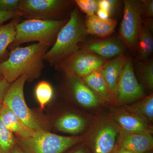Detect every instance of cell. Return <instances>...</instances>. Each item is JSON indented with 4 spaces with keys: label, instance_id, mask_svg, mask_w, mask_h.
I'll use <instances>...</instances> for the list:
<instances>
[{
    "label": "cell",
    "instance_id": "1",
    "mask_svg": "<svg viewBox=\"0 0 153 153\" xmlns=\"http://www.w3.org/2000/svg\"><path fill=\"white\" fill-rule=\"evenodd\" d=\"M49 47L38 43L13 48L8 58L0 63V73L4 79L12 83L24 74L27 80L38 78L44 66L43 56Z\"/></svg>",
    "mask_w": 153,
    "mask_h": 153
},
{
    "label": "cell",
    "instance_id": "2",
    "mask_svg": "<svg viewBox=\"0 0 153 153\" xmlns=\"http://www.w3.org/2000/svg\"><path fill=\"white\" fill-rule=\"evenodd\" d=\"M88 35L84 20L78 9L75 8L71 11L69 20L59 31L51 49L43 56V60L57 67L80 48L79 43L85 41Z\"/></svg>",
    "mask_w": 153,
    "mask_h": 153
},
{
    "label": "cell",
    "instance_id": "3",
    "mask_svg": "<svg viewBox=\"0 0 153 153\" xmlns=\"http://www.w3.org/2000/svg\"><path fill=\"white\" fill-rule=\"evenodd\" d=\"M67 22L34 19L25 20L16 26V37L10 46L14 48L24 43L38 41L50 47L54 44L59 31Z\"/></svg>",
    "mask_w": 153,
    "mask_h": 153
},
{
    "label": "cell",
    "instance_id": "4",
    "mask_svg": "<svg viewBox=\"0 0 153 153\" xmlns=\"http://www.w3.org/2000/svg\"><path fill=\"white\" fill-rule=\"evenodd\" d=\"M81 137H65L45 131H35L33 136L16 140V144L24 153H62L80 142Z\"/></svg>",
    "mask_w": 153,
    "mask_h": 153
},
{
    "label": "cell",
    "instance_id": "5",
    "mask_svg": "<svg viewBox=\"0 0 153 153\" xmlns=\"http://www.w3.org/2000/svg\"><path fill=\"white\" fill-rule=\"evenodd\" d=\"M27 79L24 74L11 83L3 105L8 107L28 128L38 130L43 128L36 115L28 107L24 97V85Z\"/></svg>",
    "mask_w": 153,
    "mask_h": 153
},
{
    "label": "cell",
    "instance_id": "6",
    "mask_svg": "<svg viewBox=\"0 0 153 153\" xmlns=\"http://www.w3.org/2000/svg\"><path fill=\"white\" fill-rule=\"evenodd\" d=\"M123 18L120 28V37L127 48L136 52L139 33L142 24L143 4L141 1H123Z\"/></svg>",
    "mask_w": 153,
    "mask_h": 153
},
{
    "label": "cell",
    "instance_id": "7",
    "mask_svg": "<svg viewBox=\"0 0 153 153\" xmlns=\"http://www.w3.org/2000/svg\"><path fill=\"white\" fill-rule=\"evenodd\" d=\"M66 0H21L18 13L28 19L56 20L71 5Z\"/></svg>",
    "mask_w": 153,
    "mask_h": 153
},
{
    "label": "cell",
    "instance_id": "8",
    "mask_svg": "<svg viewBox=\"0 0 153 153\" xmlns=\"http://www.w3.org/2000/svg\"><path fill=\"white\" fill-rule=\"evenodd\" d=\"M108 60L79 48L57 67L65 72L73 73L82 78L102 69Z\"/></svg>",
    "mask_w": 153,
    "mask_h": 153
},
{
    "label": "cell",
    "instance_id": "9",
    "mask_svg": "<svg viewBox=\"0 0 153 153\" xmlns=\"http://www.w3.org/2000/svg\"><path fill=\"white\" fill-rule=\"evenodd\" d=\"M145 96L142 85L134 73L132 61L128 58L121 71L116 87L114 98L120 104H126Z\"/></svg>",
    "mask_w": 153,
    "mask_h": 153
},
{
    "label": "cell",
    "instance_id": "10",
    "mask_svg": "<svg viewBox=\"0 0 153 153\" xmlns=\"http://www.w3.org/2000/svg\"><path fill=\"white\" fill-rule=\"evenodd\" d=\"M126 47L120 38L110 37L85 43L82 49L108 60L124 54Z\"/></svg>",
    "mask_w": 153,
    "mask_h": 153
},
{
    "label": "cell",
    "instance_id": "11",
    "mask_svg": "<svg viewBox=\"0 0 153 153\" xmlns=\"http://www.w3.org/2000/svg\"><path fill=\"white\" fill-rule=\"evenodd\" d=\"M71 93L76 101L84 107L97 106L100 100L91 89L85 84L81 77L70 72H66Z\"/></svg>",
    "mask_w": 153,
    "mask_h": 153
},
{
    "label": "cell",
    "instance_id": "12",
    "mask_svg": "<svg viewBox=\"0 0 153 153\" xmlns=\"http://www.w3.org/2000/svg\"><path fill=\"white\" fill-rule=\"evenodd\" d=\"M118 130L111 122H106L99 128L93 141L94 153H110L114 149Z\"/></svg>",
    "mask_w": 153,
    "mask_h": 153
},
{
    "label": "cell",
    "instance_id": "13",
    "mask_svg": "<svg viewBox=\"0 0 153 153\" xmlns=\"http://www.w3.org/2000/svg\"><path fill=\"white\" fill-rule=\"evenodd\" d=\"M118 146L132 153H145L152 149L153 139L151 134L130 133L121 132Z\"/></svg>",
    "mask_w": 153,
    "mask_h": 153
},
{
    "label": "cell",
    "instance_id": "14",
    "mask_svg": "<svg viewBox=\"0 0 153 153\" xmlns=\"http://www.w3.org/2000/svg\"><path fill=\"white\" fill-rule=\"evenodd\" d=\"M113 118L121 128L122 131L127 133L151 134L152 126L143 118L127 112L114 114Z\"/></svg>",
    "mask_w": 153,
    "mask_h": 153
},
{
    "label": "cell",
    "instance_id": "15",
    "mask_svg": "<svg viewBox=\"0 0 153 153\" xmlns=\"http://www.w3.org/2000/svg\"><path fill=\"white\" fill-rule=\"evenodd\" d=\"M115 19H103L96 15L87 16L84 20L85 30L88 34L100 38H108L114 32L117 25Z\"/></svg>",
    "mask_w": 153,
    "mask_h": 153
},
{
    "label": "cell",
    "instance_id": "16",
    "mask_svg": "<svg viewBox=\"0 0 153 153\" xmlns=\"http://www.w3.org/2000/svg\"><path fill=\"white\" fill-rule=\"evenodd\" d=\"M81 78L100 100L108 102H113L115 100L103 77L101 69Z\"/></svg>",
    "mask_w": 153,
    "mask_h": 153
},
{
    "label": "cell",
    "instance_id": "17",
    "mask_svg": "<svg viewBox=\"0 0 153 153\" xmlns=\"http://www.w3.org/2000/svg\"><path fill=\"white\" fill-rule=\"evenodd\" d=\"M0 119L7 128L20 138L33 136L35 134V130L25 125L8 107L3 105L0 108Z\"/></svg>",
    "mask_w": 153,
    "mask_h": 153
},
{
    "label": "cell",
    "instance_id": "18",
    "mask_svg": "<svg viewBox=\"0 0 153 153\" xmlns=\"http://www.w3.org/2000/svg\"><path fill=\"white\" fill-rule=\"evenodd\" d=\"M128 59L124 54L119 55L108 60L101 69L103 77L114 97L118 79Z\"/></svg>",
    "mask_w": 153,
    "mask_h": 153
},
{
    "label": "cell",
    "instance_id": "19",
    "mask_svg": "<svg viewBox=\"0 0 153 153\" xmlns=\"http://www.w3.org/2000/svg\"><path fill=\"white\" fill-rule=\"evenodd\" d=\"M152 32L142 24L137 43V57L140 62L149 60L153 51V38Z\"/></svg>",
    "mask_w": 153,
    "mask_h": 153
},
{
    "label": "cell",
    "instance_id": "20",
    "mask_svg": "<svg viewBox=\"0 0 153 153\" xmlns=\"http://www.w3.org/2000/svg\"><path fill=\"white\" fill-rule=\"evenodd\" d=\"M86 123L83 118L74 114H67L56 122L55 126L60 131L71 134H78L85 128Z\"/></svg>",
    "mask_w": 153,
    "mask_h": 153
},
{
    "label": "cell",
    "instance_id": "21",
    "mask_svg": "<svg viewBox=\"0 0 153 153\" xmlns=\"http://www.w3.org/2000/svg\"><path fill=\"white\" fill-rule=\"evenodd\" d=\"M19 18L13 19L10 23L0 26V63L4 61L7 54L8 47L13 42L16 36V26Z\"/></svg>",
    "mask_w": 153,
    "mask_h": 153
},
{
    "label": "cell",
    "instance_id": "22",
    "mask_svg": "<svg viewBox=\"0 0 153 153\" xmlns=\"http://www.w3.org/2000/svg\"><path fill=\"white\" fill-rule=\"evenodd\" d=\"M125 108L126 112L140 117L148 122L152 121L153 94H151L133 105L126 106Z\"/></svg>",
    "mask_w": 153,
    "mask_h": 153
},
{
    "label": "cell",
    "instance_id": "23",
    "mask_svg": "<svg viewBox=\"0 0 153 153\" xmlns=\"http://www.w3.org/2000/svg\"><path fill=\"white\" fill-rule=\"evenodd\" d=\"M16 144L13 133L7 128L0 119V153H12Z\"/></svg>",
    "mask_w": 153,
    "mask_h": 153
},
{
    "label": "cell",
    "instance_id": "24",
    "mask_svg": "<svg viewBox=\"0 0 153 153\" xmlns=\"http://www.w3.org/2000/svg\"><path fill=\"white\" fill-rule=\"evenodd\" d=\"M35 95L41 109L42 110L52 100L53 95V88L49 82L46 81H41L36 86Z\"/></svg>",
    "mask_w": 153,
    "mask_h": 153
},
{
    "label": "cell",
    "instance_id": "25",
    "mask_svg": "<svg viewBox=\"0 0 153 153\" xmlns=\"http://www.w3.org/2000/svg\"><path fill=\"white\" fill-rule=\"evenodd\" d=\"M138 69L144 84L149 90L153 88V62L152 60L140 62Z\"/></svg>",
    "mask_w": 153,
    "mask_h": 153
},
{
    "label": "cell",
    "instance_id": "26",
    "mask_svg": "<svg viewBox=\"0 0 153 153\" xmlns=\"http://www.w3.org/2000/svg\"><path fill=\"white\" fill-rule=\"evenodd\" d=\"M75 3L78 9L87 16L95 15L98 8V0H76Z\"/></svg>",
    "mask_w": 153,
    "mask_h": 153
},
{
    "label": "cell",
    "instance_id": "27",
    "mask_svg": "<svg viewBox=\"0 0 153 153\" xmlns=\"http://www.w3.org/2000/svg\"><path fill=\"white\" fill-rule=\"evenodd\" d=\"M21 0H0V11L17 12Z\"/></svg>",
    "mask_w": 153,
    "mask_h": 153
},
{
    "label": "cell",
    "instance_id": "28",
    "mask_svg": "<svg viewBox=\"0 0 153 153\" xmlns=\"http://www.w3.org/2000/svg\"><path fill=\"white\" fill-rule=\"evenodd\" d=\"M119 1L116 0H98V8L107 11L111 16Z\"/></svg>",
    "mask_w": 153,
    "mask_h": 153
},
{
    "label": "cell",
    "instance_id": "29",
    "mask_svg": "<svg viewBox=\"0 0 153 153\" xmlns=\"http://www.w3.org/2000/svg\"><path fill=\"white\" fill-rule=\"evenodd\" d=\"M143 4L142 16L146 19H152L153 16V0L141 1Z\"/></svg>",
    "mask_w": 153,
    "mask_h": 153
},
{
    "label": "cell",
    "instance_id": "30",
    "mask_svg": "<svg viewBox=\"0 0 153 153\" xmlns=\"http://www.w3.org/2000/svg\"><path fill=\"white\" fill-rule=\"evenodd\" d=\"M20 17L18 12H6L0 11V26L4 22L11 20L19 18Z\"/></svg>",
    "mask_w": 153,
    "mask_h": 153
},
{
    "label": "cell",
    "instance_id": "31",
    "mask_svg": "<svg viewBox=\"0 0 153 153\" xmlns=\"http://www.w3.org/2000/svg\"><path fill=\"white\" fill-rule=\"evenodd\" d=\"M10 84L4 79L0 81V108L2 106L5 97Z\"/></svg>",
    "mask_w": 153,
    "mask_h": 153
},
{
    "label": "cell",
    "instance_id": "32",
    "mask_svg": "<svg viewBox=\"0 0 153 153\" xmlns=\"http://www.w3.org/2000/svg\"><path fill=\"white\" fill-rule=\"evenodd\" d=\"M95 13L96 14L95 15L99 18L103 19H109L110 18V16H111L108 12L100 8H97Z\"/></svg>",
    "mask_w": 153,
    "mask_h": 153
},
{
    "label": "cell",
    "instance_id": "33",
    "mask_svg": "<svg viewBox=\"0 0 153 153\" xmlns=\"http://www.w3.org/2000/svg\"><path fill=\"white\" fill-rule=\"evenodd\" d=\"M110 153H132L129 151L123 148H121L118 146L114 147V149Z\"/></svg>",
    "mask_w": 153,
    "mask_h": 153
},
{
    "label": "cell",
    "instance_id": "34",
    "mask_svg": "<svg viewBox=\"0 0 153 153\" xmlns=\"http://www.w3.org/2000/svg\"><path fill=\"white\" fill-rule=\"evenodd\" d=\"M12 153H24L18 145L16 144L14 147Z\"/></svg>",
    "mask_w": 153,
    "mask_h": 153
},
{
    "label": "cell",
    "instance_id": "35",
    "mask_svg": "<svg viewBox=\"0 0 153 153\" xmlns=\"http://www.w3.org/2000/svg\"><path fill=\"white\" fill-rule=\"evenodd\" d=\"M85 153V152H84L82 149H79L78 150L76 151V152H74V153Z\"/></svg>",
    "mask_w": 153,
    "mask_h": 153
},
{
    "label": "cell",
    "instance_id": "36",
    "mask_svg": "<svg viewBox=\"0 0 153 153\" xmlns=\"http://www.w3.org/2000/svg\"><path fill=\"white\" fill-rule=\"evenodd\" d=\"M3 79H4V77H3L2 75L0 73V81L2 80Z\"/></svg>",
    "mask_w": 153,
    "mask_h": 153
},
{
    "label": "cell",
    "instance_id": "37",
    "mask_svg": "<svg viewBox=\"0 0 153 153\" xmlns=\"http://www.w3.org/2000/svg\"><path fill=\"white\" fill-rule=\"evenodd\" d=\"M148 153V152H146V153Z\"/></svg>",
    "mask_w": 153,
    "mask_h": 153
}]
</instances>
